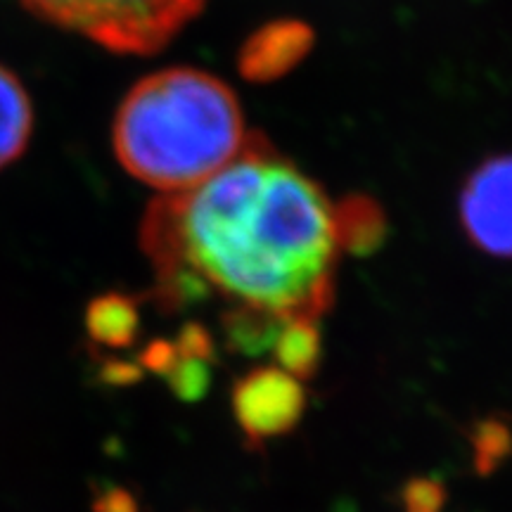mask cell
<instances>
[{
	"instance_id": "cell-1",
	"label": "cell",
	"mask_w": 512,
	"mask_h": 512,
	"mask_svg": "<svg viewBox=\"0 0 512 512\" xmlns=\"http://www.w3.org/2000/svg\"><path fill=\"white\" fill-rule=\"evenodd\" d=\"M140 247L166 311L216 294L283 323H318L335 302V202L261 133L207 181L152 200Z\"/></svg>"
},
{
	"instance_id": "cell-2",
	"label": "cell",
	"mask_w": 512,
	"mask_h": 512,
	"mask_svg": "<svg viewBox=\"0 0 512 512\" xmlns=\"http://www.w3.org/2000/svg\"><path fill=\"white\" fill-rule=\"evenodd\" d=\"M249 136L226 81L197 67H166L119 102L112 147L128 176L159 195H176L233 162Z\"/></svg>"
},
{
	"instance_id": "cell-3",
	"label": "cell",
	"mask_w": 512,
	"mask_h": 512,
	"mask_svg": "<svg viewBox=\"0 0 512 512\" xmlns=\"http://www.w3.org/2000/svg\"><path fill=\"white\" fill-rule=\"evenodd\" d=\"M41 19L117 55H152L169 46L207 0H22Z\"/></svg>"
},
{
	"instance_id": "cell-4",
	"label": "cell",
	"mask_w": 512,
	"mask_h": 512,
	"mask_svg": "<svg viewBox=\"0 0 512 512\" xmlns=\"http://www.w3.org/2000/svg\"><path fill=\"white\" fill-rule=\"evenodd\" d=\"M230 408L245 444L261 451L268 441L287 437L306 413L304 382L278 366H259L238 377L230 392Z\"/></svg>"
},
{
	"instance_id": "cell-5",
	"label": "cell",
	"mask_w": 512,
	"mask_h": 512,
	"mask_svg": "<svg viewBox=\"0 0 512 512\" xmlns=\"http://www.w3.org/2000/svg\"><path fill=\"white\" fill-rule=\"evenodd\" d=\"M458 221L479 252L512 259V152L486 157L465 178Z\"/></svg>"
},
{
	"instance_id": "cell-6",
	"label": "cell",
	"mask_w": 512,
	"mask_h": 512,
	"mask_svg": "<svg viewBox=\"0 0 512 512\" xmlns=\"http://www.w3.org/2000/svg\"><path fill=\"white\" fill-rule=\"evenodd\" d=\"M313 46V31L299 19H278L264 24L247 38L240 50L238 67L249 81H273L285 76L290 69L309 55Z\"/></svg>"
},
{
	"instance_id": "cell-7",
	"label": "cell",
	"mask_w": 512,
	"mask_h": 512,
	"mask_svg": "<svg viewBox=\"0 0 512 512\" xmlns=\"http://www.w3.org/2000/svg\"><path fill=\"white\" fill-rule=\"evenodd\" d=\"M34 131V107L22 81L0 64V169L27 150Z\"/></svg>"
},
{
	"instance_id": "cell-8",
	"label": "cell",
	"mask_w": 512,
	"mask_h": 512,
	"mask_svg": "<svg viewBox=\"0 0 512 512\" xmlns=\"http://www.w3.org/2000/svg\"><path fill=\"white\" fill-rule=\"evenodd\" d=\"M140 328L138 304L119 292L93 299L86 311V330L93 342L110 349H126L136 342Z\"/></svg>"
},
{
	"instance_id": "cell-9",
	"label": "cell",
	"mask_w": 512,
	"mask_h": 512,
	"mask_svg": "<svg viewBox=\"0 0 512 512\" xmlns=\"http://www.w3.org/2000/svg\"><path fill=\"white\" fill-rule=\"evenodd\" d=\"M278 368L294 380L309 382L318 375L323 361V337L316 320H290L280 328L273 342Z\"/></svg>"
},
{
	"instance_id": "cell-10",
	"label": "cell",
	"mask_w": 512,
	"mask_h": 512,
	"mask_svg": "<svg viewBox=\"0 0 512 512\" xmlns=\"http://www.w3.org/2000/svg\"><path fill=\"white\" fill-rule=\"evenodd\" d=\"M335 219L342 254L370 252L380 245L384 230H387L382 209L363 195H351L344 202L335 204Z\"/></svg>"
},
{
	"instance_id": "cell-11",
	"label": "cell",
	"mask_w": 512,
	"mask_h": 512,
	"mask_svg": "<svg viewBox=\"0 0 512 512\" xmlns=\"http://www.w3.org/2000/svg\"><path fill=\"white\" fill-rule=\"evenodd\" d=\"M283 325V320L266 316L261 311L242 309V306H230L221 316L228 349L242 356H261L268 349H273L275 337Z\"/></svg>"
},
{
	"instance_id": "cell-12",
	"label": "cell",
	"mask_w": 512,
	"mask_h": 512,
	"mask_svg": "<svg viewBox=\"0 0 512 512\" xmlns=\"http://www.w3.org/2000/svg\"><path fill=\"white\" fill-rule=\"evenodd\" d=\"M472 463L479 477H489L512 456V425L501 415H486L472 422Z\"/></svg>"
},
{
	"instance_id": "cell-13",
	"label": "cell",
	"mask_w": 512,
	"mask_h": 512,
	"mask_svg": "<svg viewBox=\"0 0 512 512\" xmlns=\"http://www.w3.org/2000/svg\"><path fill=\"white\" fill-rule=\"evenodd\" d=\"M164 377L169 380V387L171 392L176 394V399H181L185 403L202 401L211 387L209 363L188 356L176 354L174 366L169 368V373Z\"/></svg>"
},
{
	"instance_id": "cell-14",
	"label": "cell",
	"mask_w": 512,
	"mask_h": 512,
	"mask_svg": "<svg viewBox=\"0 0 512 512\" xmlns=\"http://www.w3.org/2000/svg\"><path fill=\"white\" fill-rule=\"evenodd\" d=\"M448 489L437 475H413L401 484V512H444Z\"/></svg>"
},
{
	"instance_id": "cell-15",
	"label": "cell",
	"mask_w": 512,
	"mask_h": 512,
	"mask_svg": "<svg viewBox=\"0 0 512 512\" xmlns=\"http://www.w3.org/2000/svg\"><path fill=\"white\" fill-rule=\"evenodd\" d=\"M95 512H140L138 498L124 486H107L95 494L93 501Z\"/></svg>"
},
{
	"instance_id": "cell-16",
	"label": "cell",
	"mask_w": 512,
	"mask_h": 512,
	"mask_svg": "<svg viewBox=\"0 0 512 512\" xmlns=\"http://www.w3.org/2000/svg\"><path fill=\"white\" fill-rule=\"evenodd\" d=\"M176 361V347L174 342H164V339H157V342L147 344L143 349V354H140L138 363L147 370H152V373H159V375H166L169 373V368L174 366Z\"/></svg>"
},
{
	"instance_id": "cell-17",
	"label": "cell",
	"mask_w": 512,
	"mask_h": 512,
	"mask_svg": "<svg viewBox=\"0 0 512 512\" xmlns=\"http://www.w3.org/2000/svg\"><path fill=\"white\" fill-rule=\"evenodd\" d=\"M140 368L136 363H124V361H114V363H107L105 370H102V380H107L110 384H133L140 380Z\"/></svg>"
}]
</instances>
